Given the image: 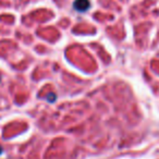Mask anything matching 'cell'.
Segmentation results:
<instances>
[{
    "label": "cell",
    "mask_w": 159,
    "mask_h": 159,
    "mask_svg": "<svg viewBox=\"0 0 159 159\" xmlns=\"http://www.w3.org/2000/svg\"><path fill=\"white\" fill-rule=\"evenodd\" d=\"M73 8L79 12H85L91 8V1L89 0H74Z\"/></svg>",
    "instance_id": "6da1fadb"
},
{
    "label": "cell",
    "mask_w": 159,
    "mask_h": 159,
    "mask_svg": "<svg viewBox=\"0 0 159 159\" xmlns=\"http://www.w3.org/2000/svg\"><path fill=\"white\" fill-rule=\"evenodd\" d=\"M2 152H3V148H2V146H0V155L2 154Z\"/></svg>",
    "instance_id": "3957f363"
},
{
    "label": "cell",
    "mask_w": 159,
    "mask_h": 159,
    "mask_svg": "<svg viewBox=\"0 0 159 159\" xmlns=\"http://www.w3.org/2000/svg\"><path fill=\"white\" fill-rule=\"evenodd\" d=\"M47 99H48L49 102H55V100H56V95H55L53 93L49 94L48 97H47Z\"/></svg>",
    "instance_id": "7a4b0ae2"
}]
</instances>
